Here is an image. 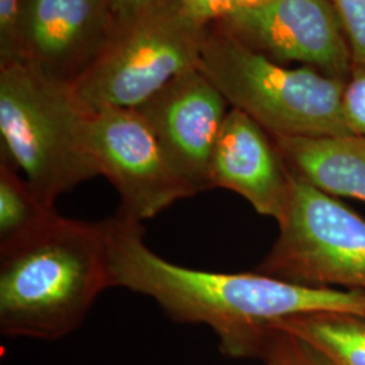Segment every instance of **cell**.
<instances>
[{
	"label": "cell",
	"mask_w": 365,
	"mask_h": 365,
	"mask_svg": "<svg viewBox=\"0 0 365 365\" xmlns=\"http://www.w3.org/2000/svg\"><path fill=\"white\" fill-rule=\"evenodd\" d=\"M108 287L105 221L60 215L26 242L0 252V330L9 337L61 339Z\"/></svg>",
	"instance_id": "cell-2"
},
{
	"label": "cell",
	"mask_w": 365,
	"mask_h": 365,
	"mask_svg": "<svg viewBox=\"0 0 365 365\" xmlns=\"http://www.w3.org/2000/svg\"><path fill=\"white\" fill-rule=\"evenodd\" d=\"M197 68L230 107L272 137L351 135L342 114L344 80L279 64L217 25L207 27Z\"/></svg>",
	"instance_id": "cell-4"
},
{
	"label": "cell",
	"mask_w": 365,
	"mask_h": 365,
	"mask_svg": "<svg viewBox=\"0 0 365 365\" xmlns=\"http://www.w3.org/2000/svg\"><path fill=\"white\" fill-rule=\"evenodd\" d=\"M279 235L256 272L312 288L365 292V220L289 170Z\"/></svg>",
	"instance_id": "cell-6"
},
{
	"label": "cell",
	"mask_w": 365,
	"mask_h": 365,
	"mask_svg": "<svg viewBox=\"0 0 365 365\" xmlns=\"http://www.w3.org/2000/svg\"><path fill=\"white\" fill-rule=\"evenodd\" d=\"M206 31L173 0L115 25L103 49L71 81L72 88L91 114L138 108L172 80L197 68Z\"/></svg>",
	"instance_id": "cell-5"
},
{
	"label": "cell",
	"mask_w": 365,
	"mask_h": 365,
	"mask_svg": "<svg viewBox=\"0 0 365 365\" xmlns=\"http://www.w3.org/2000/svg\"><path fill=\"white\" fill-rule=\"evenodd\" d=\"M215 25L279 64L312 66L344 81L351 78L352 51L327 0H268L237 9Z\"/></svg>",
	"instance_id": "cell-8"
},
{
	"label": "cell",
	"mask_w": 365,
	"mask_h": 365,
	"mask_svg": "<svg viewBox=\"0 0 365 365\" xmlns=\"http://www.w3.org/2000/svg\"><path fill=\"white\" fill-rule=\"evenodd\" d=\"M229 107L221 91L195 68L137 108L172 170L194 195L212 188L211 158Z\"/></svg>",
	"instance_id": "cell-9"
},
{
	"label": "cell",
	"mask_w": 365,
	"mask_h": 365,
	"mask_svg": "<svg viewBox=\"0 0 365 365\" xmlns=\"http://www.w3.org/2000/svg\"><path fill=\"white\" fill-rule=\"evenodd\" d=\"M211 185L247 199L279 221L289 192V170L274 138L244 111L230 107L211 158Z\"/></svg>",
	"instance_id": "cell-11"
},
{
	"label": "cell",
	"mask_w": 365,
	"mask_h": 365,
	"mask_svg": "<svg viewBox=\"0 0 365 365\" xmlns=\"http://www.w3.org/2000/svg\"><path fill=\"white\" fill-rule=\"evenodd\" d=\"M113 287L156 300L176 322L203 324L230 357H260L274 324L314 312L365 315V292L312 288L268 274L197 271L156 255L144 227L120 215L106 220Z\"/></svg>",
	"instance_id": "cell-1"
},
{
	"label": "cell",
	"mask_w": 365,
	"mask_h": 365,
	"mask_svg": "<svg viewBox=\"0 0 365 365\" xmlns=\"http://www.w3.org/2000/svg\"><path fill=\"white\" fill-rule=\"evenodd\" d=\"M261 359L265 365H331L313 346L280 330H274Z\"/></svg>",
	"instance_id": "cell-15"
},
{
	"label": "cell",
	"mask_w": 365,
	"mask_h": 365,
	"mask_svg": "<svg viewBox=\"0 0 365 365\" xmlns=\"http://www.w3.org/2000/svg\"><path fill=\"white\" fill-rule=\"evenodd\" d=\"M274 138L288 170L327 195L365 202V135Z\"/></svg>",
	"instance_id": "cell-12"
},
{
	"label": "cell",
	"mask_w": 365,
	"mask_h": 365,
	"mask_svg": "<svg viewBox=\"0 0 365 365\" xmlns=\"http://www.w3.org/2000/svg\"><path fill=\"white\" fill-rule=\"evenodd\" d=\"M337 14L352 51L353 66H365V0H327Z\"/></svg>",
	"instance_id": "cell-16"
},
{
	"label": "cell",
	"mask_w": 365,
	"mask_h": 365,
	"mask_svg": "<svg viewBox=\"0 0 365 365\" xmlns=\"http://www.w3.org/2000/svg\"><path fill=\"white\" fill-rule=\"evenodd\" d=\"M92 145L101 176L120 197L118 215L150 220L178 200L194 196L172 170L156 135L137 108H105L92 114Z\"/></svg>",
	"instance_id": "cell-7"
},
{
	"label": "cell",
	"mask_w": 365,
	"mask_h": 365,
	"mask_svg": "<svg viewBox=\"0 0 365 365\" xmlns=\"http://www.w3.org/2000/svg\"><path fill=\"white\" fill-rule=\"evenodd\" d=\"M182 13L200 26L209 27L238 9V0H178Z\"/></svg>",
	"instance_id": "cell-19"
},
{
	"label": "cell",
	"mask_w": 365,
	"mask_h": 365,
	"mask_svg": "<svg viewBox=\"0 0 365 365\" xmlns=\"http://www.w3.org/2000/svg\"><path fill=\"white\" fill-rule=\"evenodd\" d=\"M268 0H238V9H244V7H253V6H259Z\"/></svg>",
	"instance_id": "cell-21"
},
{
	"label": "cell",
	"mask_w": 365,
	"mask_h": 365,
	"mask_svg": "<svg viewBox=\"0 0 365 365\" xmlns=\"http://www.w3.org/2000/svg\"><path fill=\"white\" fill-rule=\"evenodd\" d=\"M173 0H110L115 25H125Z\"/></svg>",
	"instance_id": "cell-20"
},
{
	"label": "cell",
	"mask_w": 365,
	"mask_h": 365,
	"mask_svg": "<svg viewBox=\"0 0 365 365\" xmlns=\"http://www.w3.org/2000/svg\"><path fill=\"white\" fill-rule=\"evenodd\" d=\"M60 215L6 161L0 163V252L39 235Z\"/></svg>",
	"instance_id": "cell-14"
},
{
	"label": "cell",
	"mask_w": 365,
	"mask_h": 365,
	"mask_svg": "<svg viewBox=\"0 0 365 365\" xmlns=\"http://www.w3.org/2000/svg\"><path fill=\"white\" fill-rule=\"evenodd\" d=\"M342 114L351 134L365 135V66H353L344 90Z\"/></svg>",
	"instance_id": "cell-18"
},
{
	"label": "cell",
	"mask_w": 365,
	"mask_h": 365,
	"mask_svg": "<svg viewBox=\"0 0 365 365\" xmlns=\"http://www.w3.org/2000/svg\"><path fill=\"white\" fill-rule=\"evenodd\" d=\"M21 11L22 0H0V66L22 61Z\"/></svg>",
	"instance_id": "cell-17"
},
{
	"label": "cell",
	"mask_w": 365,
	"mask_h": 365,
	"mask_svg": "<svg viewBox=\"0 0 365 365\" xmlns=\"http://www.w3.org/2000/svg\"><path fill=\"white\" fill-rule=\"evenodd\" d=\"M304 341L331 365H365V315L342 312H314L274 324Z\"/></svg>",
	"instance_id": "cell-13"
},
{
	"label": "cell",
	"mask_w": 365,
	"mask_h": 365,
	"mask_svg": "<svg viewBox=\"0 0 365 365\" xmlns=\"http://www.w3.org/2000/svg\"><path fill=\"white\" fill-rule=\"evenodd\" d=\"M91 125L71 81L27 61L0 66L1 160L49 205L101 176Z\"/></svg>",
	"instance_id": "cell-3"
},
{
	"label": "cell",
	"mask_w": 365,
	"mask_h": 365,
	"mask_svg": "<svg viewBox=\"0 0 365 365\" xmlns=\"http://www.w3.org/2000/svg\"><path fill=\"white\" fill-rule=\"evenodd\" d=\"M115 29L110 0H22V61L73 81Z\"/></svg>",
	"instance_id": "cell-10"
}]
</instances>
